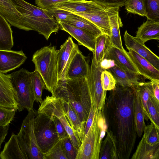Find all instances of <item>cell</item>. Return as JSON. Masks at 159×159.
<instances>
[{
    "label": "cell",
    "mask_w": 159,
    "mask_h": 159,
    "mask_svg": "<svg viewBox=\"0 0 159 159\" xmlns=\"http://www.w3.org/2000/svg\"><path fill=\"white\" fill-rule=\"evenodd\" d=\"M61 99L70 120L73 132L81 143L85 137L84 126L79 120L76 112L71 105L65 100L61 98Z\"/></svg>",
    "instance_id": "cell-28"
},
{
    "label": "cell",
    "mask_w": 159,
    "mask_h": 159,
    "mask_svg": "<svg viewBox=\"0 0 159 159\" xmlns=\"http://www.w3.org/2000/svg\"><path fill=\"white\" fill-rule=\"evenodd\" d=\"M46 9L55 17L57 22L66 20L73 14L70 12L53 7Z\"/></svg>",
    "instance_id": "cell-43"
},
{
    "label": "cell",
    "mask_w": 159,
    "mask_h": 159,
    "mask_svg": "<svg viewBox=\"0 0 159 159\" xmlns=\"http://www.w3.org/2000/svg\"><path fill=\"white\" fill-rule=\"evenodd\" d=\"M147 19L159 22V0H143Z\"/></svg>",
    "instance_id": "cell-35"
},
{
    "label": "cell",
    "mask_w": 159,
    "mask_h": 159,
    "mask_svg": "<svg viewBox=\"0 0 159 159\" xmlns=\"http://www.w3.org/2000/svg\"><path fill=\"white\" fill-rule=\"evenodd\" d=\"M89 67L86 57L79 50L69 66L66 73V80L87 78Z\"/></svg>",
    "instance_id": "cell-16"
},
{
    "label": "cell",
    "mask_w": 159,
    "mask_h": 159,
    "mask_svg": "<svg viewBox=\"0 0 159 159\" xmlns=\"http://www.w3.org/2000/svg\"><path fill=\"white\" fill-rule=\"evenodd\" d=\"M106 132V137L101 143L99 159H118L116 138L109 130L107 129Z\"/></svg>",
    "instance_id": "cell-24"
},
{
    "label": "cell",
    "mask_w": 159,
    "mask_h": 159,
    "mask_svg": "<svg viewBox=\"0 0 159 159\" xmlns=\"http://www.w3.org/2000/svg\"><path fill=\"white\" fill-rule=\"evenodd\" d=\"M9 128V125L5 126L0 127V154L1 148L2 143L4 141L7 135Z\"/></svg>",
    "instance_id": "cell-50"
},
{
    "label": "cell",
    "mask_w": 159,
    "mask_h": 159,
    "mask_svg": "<svg viewBox=\"0 0 159 159\" xmlns=\"http://www.w3.org/2000/svg\"><path fill=\"white\" fill-rule=\"evenodd\" d=\"M58 51L54 46H44L34 53L32 60L35 65V70L39 73L44 83L45 89L52 95L58 82Z\"/></svg>",
    "instance_id": "cell-5"
},
{
    "label": "cell",
    "mask_w": 159,
    "mask_h": 159,
    "mask_svg": "<svg viewBox=\"0 0 159 159\" xmlns=\"http://www.w3.org/2000/svg\"><path fill=\"white\" fill-rule=\"evenodd\" d=\"M107 128L103 111L96 110L92 124L81 143L75 159H99L101 143Z\"/></svg>",
    "instance_id": "cell-4"
},
{
    "label": "cell",
    "mask_w": 159,
    "mask_h": 159,
    "mask_svg": "<svg viewBox=\"0 0 159 159\" xmlns=\"http://www.w3.org/2000/svg\"><path fill=\"white\" fill-rule=\"evenodd\" d=\"M60 21L66 23L84 30L96 37L103 34L98 28L87 19L73 14L69 19Z\"/></svg>",
    "instance_id": "cell-30"
},
{
    "label": "cell",
    "mask_w": 159,
    "mask_h": 159,
    "mask_svg": "<svg viewBox=\"0 0 159 159\" xmlns=\"http://www.w3.org/2000/svg\"><path fill=\"white\" fill-rule=\"evenodd\" d=\"M51 118L53 120L57 132L59 139H62L68 134L63 125L56 116L52 115L47 116Z\"/></svg>",
    "instance_id": "cell-45"
},
{
    "label": "cell",
    "mask_w": 159,
    "mask_h": 159,
    "mask_svg": "<svg viewBox=\"0 0 159 159\" xmlns=\"http://www.w3.org/2000/svg\"><path fill=\"white\" fill-rule=\"evenodd\" d=\"M95 111L92 103L89 113L84 128L85 136L87 134L93 121Z\"/></svg>",
    "instance_id": "cell-47"
},
{
    "label": "cell",
    "mask_w": 159,
    "mask_h": 159,
    "mask_svg": "<svg viewBox=\"0 0 159 159\" xmlns=\"http://www.w3.org/2000/svg\"><path fill=\"white\" fill-rule=\"evenodd\" d=\"M118 7L108 8V14L111 28V35L110 39L112 46L124 52L120 35V28L123 26L121 19L119 16Z\"/></svg>",
    "instance_id": "cell-19"
},
{
    "label": "cell",
    "mask_w": 159,
    "mask_h": 159,
    "mask_svg": "<svg viewBox=\"0 0 159 159\" xmlns=\"http://www.w3.org/2000/svg\"><path fill=\"white\" fill-rule=\"evenodd\" d=\"M152 81L153 97L159 102V81Z\"/></svg>",
    "instance_id": "cell-49"
},
{
    "label": "cell",
    "mask_w": 159,
    "mask_h": 159,
    "mask_svg": "<svg viewBox=\"0 0 159 159\" xmlns=\"http://www.w3.org/2000/svg\"><path fill=\"white\" fill-rule=\"evenodd\" d=\"M136 85L125 87L116 85L106 98L103 114L107 129L116 141L118 159H129L137 135L134 114Z\"/></svg>",
    "instance_id": "cell-1"
},
{
    "label": "cell",
    "mask_w": 159,
    "mask_h": 159,
    "mask_svg": "<svg viewBox=\"0 0 159 159\" xmlns=\"http://www.w3.org/2000/svg\"><path fill=\"white\" fill-rule=\"evenodd\" d=\"M143 132V136L148 143L152 146L159 143V128L153 122L146 126Z\"/></svg>",
    "instance_id": "cell-36"
},
{
    "label": "cell",
    "mask_w": 159,
    "mask_h": 159,
    "mask_svg": "<svg viewBox=\"0 0 159 159\" xmlns=\"http://www.w3.org/2000/svg\"><path fill=\"white\" fill-rule=\"evenodd\" d=\"M107 70L113 76L116 85L125 87H131L142 81L140 80V75L126 71L116 65Z\"/></svg>",
    "instance_id": "cell-21"
},
{
    "label": "cell",
    "mask_w": 159,
    "mask_h": 159,
    "mask_svg": "<svg viewBox=\"0 0 159 159\" xmlns=\"http://www.w3.org/2000/svg\"><path fill=\"white\" fill-rule=\"evenodd\" d=\"M1 159H27L18 142L16 135L12 133L0 154Z\"/></svg>",
    "instance_id": "cell-29"
},
{
    "label": "cell",
    "mask_w": 159,
    "mask_h": 159,
    "mask_svg": "<svg viewBox=\"0 0 159 159\" xmlns=\"http://www.w3.org/2000/svg\"><path fill=\"white\" fill-rule=\"evenodd\" d=\"M30 76L35 101L41 104L43 100L42 98V91L46 89L44 83L41 75L36 70L30 72Z\"/></svg>",
    "instance_id": "cell-34"
},
{
    "label": "cell",
    "mask_w": 159,
    "mask_h": 159,
    "mask_svg": "<svg viewBox=\"0 0 159 159\" xmlns=\"http://www.w3.org/2000/svg\"><path fill=\"white\" fill-rule=\"evenodd\" d=\"M0 13L11 25L26 31L21 15L12 0H0Z\"/></svg>",
    "instance_id": "cell-20"
},
{
    "label": "cell",
    "mask_w": 159,
    "mask_h": 159,
    "mask_svg": "<svg viewBox=\"0 0 159 159\" xmlns=\"http://www.w3.org/2000/svg\"><path fill=\"white\" fill-rule=\"evenodd\" d=\"M104 70L100 66H96L92 60L87 79L94 111L98 109L103 111L106 99L107 91L103 89L101 80V74Z\"/></svg>",
    "instance_id": "cell-10"
},
{
    "label": "cell",
    "mask_w": 159,
    "mask_h": 159,
    "mask_svg": "<svg viewBox=\"0 0 159 159\" xmlns=\"http://www.w3.org/2000/svg\"><path fill=\"white\" fill-rule=\"evenodd\" d=\"M102 6L110 8L118 7L120 8L124 6L126 0H91Z\"/></svg>",
    "instance_id": "cell-44"
},
{
    "label": "cell",
    "mask_w": 159,
    "mask_h": 159,
    "mask_svg": "<svg viewBox=\"0 0 159 159\" xmlns=\"http://www.w3.org/2000/svg\"><path fill=\"white\" fill-rule=\"evenodd\" d=\"M116 64L113 60L106 58H104L100 64L101 67L106 70L113 67Z\"/></svg>",
    "instance_id": "cell-48"
},
{
    "label": "cell",
    "mask_w": 159,
    "mask_h": 159,
    "mask_svg": "<svg viewBox=\"0 0 159 159\" xmlns=\"http://www.w3.org/2000/svg\"><path fill=\"white\" fill-rule=\"evenodd\" d=\"M62 140V146L67 159H75L78 150L75 148L68 134Z\"/></svg>",
    "instance_id": "cell-40"
},
{
    "label": "cell",
    "mask_w": 159,
    "mask_h": 159,
    "mask_svg": "<svg viewBox=\"0 0 159 159\" xmlns=\"http://www.w3.org/2000/svg\"><path fill=\"white\" fill-rule=\"evenodd\" d=\"M135 37L144 43L150 40H159V22L147 19L138 27Z\"/></svg>",
    "instance_id": "cell-25"
},
{
    "label": "cell",
    "mask_w": 159,
    "mask_h": 159,
    "mask_svg": "<svg viewBox=\"0 0 159 159\" xmlns=\"http://www.w3.org/2000/svg\"><path fill=\"white\" fill-rule=\"evenodd\" d=\"M37 111L46 116L54 115L57 118L65 129L74 146L78 151L81 143L73 132L60 98L52 95L47 96L40 104Z\"/></svg>",
    "instance_id": "cell-9"
},
{
    "label": "cell",
    "mask_w": 159,
    "mask_h": 159,
    "mask_svg": "<svg viewBox=\"0 0 159 159\" xmlns=\"http://www.w3.org/2000/svg\"><path fill=\"white\" fill-rule=\"evenodd\" d=\"M44 159H67L62 146V140H59L47 152L43 153Z\"/></svg>",
    "instance_id": "cell-39"
},
{
    "label": "cell",
    "mask_w": 159,
    "mask_h": 159,
    "mask_svg": "<svg viewBox=\"0 0 159 159\" xmlns=\"http://www.w3.org/2000/svg\"><path fill=\"white\" fill-rule=\"evenodd\" d=\"M131 159H159V143L152 146L143 136Z\"/></svg>",
    "instance_id": "cell-27"
},
{
    "label": "cell",
    "mask_w": 159,
    "mask_h": 159,
    "mask_svg": "<svg viewBox=\"0 0 159 159\" xmlns=\"http://www.w3.org/2000/svg\"><path fill=\"white\" fill-rule=\"evenodd\" d=\"M108 8L100 10L92 13H72L87 19L98 28L103 33L107 34L110 37L111 35V31L108 14Z\"/></svg>",
    "instance_id": "cell-22"
},
{
    "label": "cell",
    "mask_w": 159,
    "mask_h": 159,
    "mask_svg": "<svg viewBox=\"0 0 159 159\" xmlns=\"http://www.w3.org/2000/svg\"><path fill=\"white\" fill-rule=\"evenodd\" d=\"M140 96L144 116L146 121L149 119L151 121L148 108V101L150 96L153 95L152 81L139 82L136 85Z\"/></svg>",
    "instance_id": "cell-32"
},
{
    "label": "cell",
    "mask_w": 159,
    "mask_h": 159,
    "mask_svg": "<svg viewBox=\"0 0 159 159\" xmlns=\"http://www.w3.org/2000/svg\"><path fill=\"white\" fill-rule=\"evenodd\" d=\"M134 114L137 135L141 137L146 126L141 98L137 89L135 98Z\"/></svg>",
    "instance_id": "cell-33"
},
{
    "label": "cell",
    "mask_w": 159,
    "mask_h": 159,
    "mask_svg": "<svg viewBox=\"0 0 159 159\" xmlns=\"http://www.w3.org/2000/svg\"><path fill=\"white\" fill-rule=\"evenodd\" d=\"M125 52L138 70L140 75L151 81H159V70L133 50L128 49Z\"/></svg>",
    "instance_id": "cell-13"
},
{
    "label": "cell",
    "mask_w": 159,
    "mask_h": 159,
    "mask_svg": "<svg viewBox=\"0 0 159 159\" xmlns=\"http://www.w3.org/2000/svg\"><path fill=\"white\" fill-rule=\"evenodd\" d=\"M21 15L26 31L34 30L48 40L60 27L55 17L46 9L33 5L24 0H12Z\"/></svg>",
    "instance_id": "cell-3"
},
{
    "label": "cell",
    "mask_w": 159,
    "mask_h": 159,
    "mask_svg": "<svg viewBox=\"0 0 159 159\" xmlns=\"http://www.w3.org/2000/svg\"><path fill=\"white\" fill-rule=\"evenodd\" d=\"M27 57L22 50H0V72L6 73L19 67Z\"/></svg>",
    "instance_id": "cell-15"
},
{
    "label": "cell",
    "mask_w": 159,
    "mask_h": 159,
    "mask_svg": "<svg viewBox=\"0 0 159 159\" xmlns=\"http://www.w3.org/2000/svg\"><path fill=\"white\" fill-rule=\"evenodd\" d=\"M124 40L127 49H131L145 58L156 68L159 70V57L136 37L129 34L126 30Z\"/></svg>",
    "instance_id": "cell-12"
},
{
    "label": "cell",
    "mask_w": 159,
    "mask_h": 159,
    "mask_svg": "<svg viewBox=\"0 0 159 159\" xmlns=\"http://www.w3.org/2000/svg\"><path fill=\"white\" fill-rule=\"evenodd\" d=\"M79 0H35V4L37 7L44 9H47L57 4L69 1Z\"/></svg>",
    "instance_id": "cell-46"
},
{
    "label": "cell",
    "mask_w": 159,
    "mask_h": 159,
    "mask_svg": "<svg viewBox=\"0 0 159 159\" xmlns=\"http://www.w3.org/2000/svg\"><path fill=\"white\" fill-rule=\"evenodd\" d=\"M79 50L78 46L69 37L61 46L57 53L58 79L66 80L67 70L72 59Z\"/></svg>",
    "instance_id": "cell-11"
},
{
    "label": "cell",
    "mask_w": 159,
    "mask_h": 159,
    "mask_svg": "<svg viewBox=\"0 0 159 159\" xmlns=\"http://www.w3.org/2000/svg\"><path fill=\"white\" fill-rule=\"evenodd\" d=\"M111 46L110 36L107 34H102L96 37L95 49L92 59L96 66H100L101 62Z\"/></svg>",
    "instance_id": "cell-26"
},
{
    "label": "cell",
    "mask_w": 159,
    "mask_h": 159,
    "mask_svg": "<svg viewBox=\"0 0 159 159\" xmlns=\"http://www.w3.org/2000/svg\"><path fill=\"white\" fill-rule=\"evenodd\" d=\"M124 51L122 52L112 46L106 54L104 58L113 60L116 65L126 71L139 75L137 69Z\"/></svg>",
    "instance_id": "cell-23"
},
{
    "label": "cell",
    "mask_w": 159,
    "mask_h": 159,
    "mask_svg": "<svg viewBox=\"0 0 159 159\" xmlns=\"http://www.w3.org/2000/svg\"><path fill=\"white\" fill-rule=\"evenodd\" d=\"M34 125L38 146L43 153L47 152L60 140L54 123L50 117L35 111Z\"/></svg>",
    "instance_id": "cell-8"
},
{
    "label": "cell",
    "mask_w": 159,
    "mask_h": 159,
    "mask_svg": "<svg viewBox=\"0 0 159 159\" xmlns=\"http://www.w3.org/2000/svg\"><path fill=\"white\" fill-rule=\"evenodd\" d=\"M124 6L128 13L146 17L147 13L143 0H126Z\"/></svg>",
    "instance_id": "cell-37"
},
{
    "label": "cell",
    "mask_w": 159,
    "mask_h": 159,
    "mask_svg": "<svg viewBox=\"0 0 159 159\" xmlns=\"http://www.w3.org/2000/svg\"><path fill=\"white\" fill-rule=\"evenodd\" d=\"M16 110L0 106V127L6 126L13 120Z\"/></svg>",
    "instance_id": "cell-42"
},
{
    "label": "cell",
    "mask_w": 159,
    "mask_h": 159,
    "mask_svg": "<svg viewBox=\"0 0 159 159\" xmlns=\"http://www.w3.org/2000/svg\"><path fill=\"white\" fill-rule=\"evenodd\" d=\"M60 30L67 32L82 45L93 52L96 37L84 30L61 21H58Z\"/></svg>",
    "instance_id": "cell-18"
},
{
    "label": "cell",
    "mask_w": 159,
    "mask_h": 159,
    "mask_svg": "<svg viewBox=\"0 0 159 159\" xmlns=\"http://www.w3.org/2000/svg\"><path fill=\"white\" fill-rule=\"evenodd\" d=\"M102 87L104 90L110 91L116 87V82L112 74L106 70H103L101 76Z\"/></svg>",
    "instance_id": "cell-41"
},
{
    "label": "cell",
    "mask_w": 159,
    "mask_h": 159,
    "mask_svg": "<svg viewBox=\"0 0 159 159\" xmlns=\"http://www.w3.org/2000/svg\"><path fill=\"white\" fill-rule=\"evenodd\" d=\"M35 116V110L34 109L28 111L16 136L27 159H44L43 153L38 146L34 133V124Z\"/></svg>",
    "instance_id": "cell-7"
},
{
    "label": "cell",
    "mask_w": 159,
    "mask_h": 159,
    "mask_svg": "<svg viewBox=\"0 0 159 159\" xmlns=\"http://www.w3.org/2000/svg\"><path fill=\"white\" fill-rule=\"evenodd\" d=\"M52 95L69 103L85 126L92 103L87 78L59 80Z\"/></svg>",
    "instance_id": "cell-2"
},
{
    "label": "cell",
    "mask_w": 159,
    "mask_h": 159,
    "mask_svg": "<svg viewBox=\"0 0 159 159\" xmlns=\"http://www.w3.org/2000/svg\"><path fill=\"white\" fill-rule=\"evenodd\" d=\"M51 7L63 10L72 13H93L98 11L109 8L91 0L69 1L59 3Z\"/></svg>",
    "instance_id": "cell-14"
},
{
    "label": "cell",
    "mask_w": 159,
    "mask_h": 159,
    "mask_svg": "<svg viewBox=\"0 0 159 159\" xmlns=\"http://www.w3.org/2000/svg\"><path fill=\"white\" fill-rule=\"evenodd\" d=\"M13 45L12 31L11 26L0 13V50H11Z\"/></svg>",
    "instance_id": "cell-31"
},
{
    "label": "cell",
    "mask_w": 159,
    "mask_h": 159,
    "mask_svg": "<svg viewBox=\"0 0 159 159\" xmlns=\"http://www.w3.org/2000/svg\"><path fill=\"white\" fill-rule=\"evenodd\" d=\"M147 104L151 122L159 128V102L157 101L152 95L148 98Z\"/></svg>",
    "instance_id": "cell-38"
},
{
    "label": "cell",
    "mask_w": 159,
    "mask_h": 159,
    "mask_svg": "<svg viewBox=\"0 0 159 159\" xmlns=\"http://www.w3.org/2000/svg\"><path fill=\"white\" fill-rule=\"evenodd\" d=\"M0 106L18 109L16 93L13 88L7 75L0 72Z\"/></svg>",
    "instance_id": "cell-17"
},
{
    "label": "cell",
    "mask_w": 159,
    "mask_h": 159,
    "mask_svg": "<svg viewBox=\"0 0 159 159\" xmlns=\"http://www.w3.org/2000/svg\"><path fill=\"white\" fill-rule=\"evenodd\" d=\"M30 72L21 68L7 75L16 93L19 112L25 109L28 111L34 109L35 98L31 84Z\"/></svg>",
    "instance_id": "cell-6"
}]
</instances>
